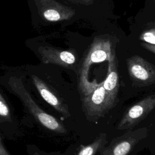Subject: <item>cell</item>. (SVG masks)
Listing matches in <instances>:
<instances>
[{"label": "cell", "instance_id": "6da1fadb", "mask_svg": "<svg viewBox=\"0 0 155 155\" xmlns=\"http://www.w3.org/2000/svg\"><path fill=\"white\" fill-rule=\"evenodd\" d=\"M0 84L21 102L25 128L35 129L41 137L45 133L61 136L67 133L62 122L49 113L36 99L22 73L6 72L0 75Z\"/></svg>", "mask_w": 155, "mask_h": 155}, {"label": "cell", "instance_id": "7a4b0ae2", "mask_svg": "<svg viewBox=\"0 0 155 155\" xmlns=\"http://www.w3.org/2000/svg\"><path fill=\"white\" fill-rule=\"evenodd\" d=\"M82 111L87 119L96 122L104 117L115 105L108 97L103 87V81L90 82L87 87L79 89Z\"/></svg>", "mask_w": 155, "mask_h": 155}, {"label": "cell", "instance_id": "3957f363", "mask_svg": "<svg viewBox=\"0 0 155 155\" xmlns=\"http://www.w3.org/2000/svg\"><path fill=\"white\" fill-rule=\"evenodd\" d=\"M112 51L113 49L109 40L101 38L94 40L78 69V89L85 88L90 84L88 72L91 65L108 61Z\"/></svg>", "mask_w": 155, "mask_h": 155}, {"label": "cell", "instance_id": "277c9868", "mask_svg": "<svg viewBox=\"0 0 155 155\" xmlns=\"http://www.w3.org/2000/svg\"><path fill=\"white\" fill-rule=\"evenodd\" d=\"M4 90L0 84V133L4 138L14 140L25 134V128L22 119L17 117Z\"/></svg>", "mask_w": 155, "mask_h": 155}, {"label": "cell", "instance_id": "5b68a950", "mask_svg": "<svg viewBox=\"0 0 155 155\" xmlns=\"http://www.w3.org/2000/svg\"><path fill=\"white\" fill-rule=\"evenodd\" d=\"M148 134L146 127L129 130L121 136L113 138L107 146L99 151V155H128L135 146Z\"/></svg>", "mask_w": 155, "mask_h": 155}, {"label": "cell", "instance_id": "8992f818", "mask_svg": "<svg viewBox=\"0 0 155 155\" xmlns=\"http://www.w3.org/2000/svg\"><path fill=\"white\" fill-rule=\"evenodd\" d=\"M126 64L133 85L142 87L155 84V65L139 55L127 58Z\"/></svg>", "mask_w": 155, "mask_h": 155}, {"label": "cell", "instance_id": "52a82bcc", "mask_svg": "<svg viewBox=\"0 0 155 155\" xmlns=\"http://www.w3.org/2000/svg\"><path fill=\"white\" fill-rule=\"evenodd\" d=\"M154 108L155 94L142 98L126 110L117 124V129L132 130L145 119Z\"/></svg>", "mask_w": 155, "mask_h": 155}, {"label": "cell", "instance_id": "ba28073f", "mask_svg": "<svg viewBox=\"0 0 155 155\" xmlns=\"http://www.w3.org/2000/svg\"><path fill=\"white\" fill-rule=\"evenodd\" d=\"M103 87L109 99L116 104L119 89V75L114 50L108 61L107 74L105 79L103 81Z\"/></svg>", "mask_w": 155, "mask_h": 155}, {"label": "cell", "instance_id": "9c48e42d", "mask_svg": "<svg viewBox=\"0 0 155 155\" xmlns=\"http://www.w3.org/2000/svg\"><path fill=\"white\" fill-rule=\"evenodd\" d=\"M44 62L47 64H54L65 68L73 69L76 63V57L70 51H53L47 54Z\"/></svg>", "mask_w": 155, "mask_h": 155}, {"label": "cell", "instance_id": "30bf717a", "mask_svg": "<svg viewBox=\"0 0 155 155\" xmlns=\"http://www.w3.org/2000/svg\"><path fill=\"white\" fill-rule=\"evenodd\" d=\"M107 143V136L105 133H100L90 143L82 146L78 155H96Z\"/></svg>", "mask_w": 155, "mask_h": 155}, {"label": "cell", "instance_id": "8fae6325", "mask_svg": "<svg viewBox=\"0 0 155 155\" xmlns=\"http://www.w3.org/2000/svg\"><path fill=\"white\" fill-rule=\"evenodd\" d=\"M139 38L144 42L155 45V28L145 31L140 35Z\"/></svg>", "mask_w": 155, "mask_h": 155}, {"label": "cell", "instance_id": "7c38bea8", "mask_svg": "<svg viewBox=\"0 0 155 155\" xmlns=\"http://www.w3.org/2000/svg\"><path fill=\"white\" fill-rule=\"evenodd\" d=\"M26 150L28 155H52L33 143L27 144L26 145Z\"/></svg>", "mask_w": 155, "mask_h": 155}, {"label": "cell", "instance_id": "4fadbf2b", "mask_svg": "<svg viewBox=\"0 0 155 155\" xmlns=\"http://www.w3.org/2000/svg\"><path fill=\"white\" fill-rule=\"evenodd\" d=\"M3 138L4 137L0 133V155H12L5 147L3 141Z\"/></svg>", "mask_w": 155, "mask_h": 155}, {"label": "cell", "instance_id": "5bb4252c", "mask_svg": "<svg viewBox=\"0 0 155 155\" xmlns=\"http://www.w3.org/2000/svg\"><path fill=\"white\" fill-rule=\"evenodd\" d=\"M141 45L145 48L146 50L150 51V52L155 54V45L153 44H150L148 43H146V42H143L142 44H141Z\"/></svg>", "mask_w": 155, "mask_h": 155}, {"label": "cell", "instance_id": "9a60e30c", "mask_svg": "<svg viewBox=\"0 0 155 155\" xmlns=\"http://www.w3.org/2000/svg\"><path fill=\"white\" fill-rule=\"evenodd\" d=\"M71 1L80 5H89L93 3L94 0H71Z\"/></svg>", "mask_w": 155, "mask_h": 155}, {"label": "cell", "instance_id": "2e32d148", "mask_svg": "<svg viewBox=\"0 0 155 155\" xmlns=\"http://www.w3.org/2000/svg\"><path fill=\"white\" fill-rule=\"evenodd\" d=\"M154 1H155V0H154Z\"/></svg>", "mask_w": 155, "mask_h": 155}]
</instances>
